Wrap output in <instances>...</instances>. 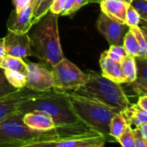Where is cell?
I'll use <instances>...</instances> for the list:
<instances>
[{
  "instance_id": "obj_1",
  "label": "cell",
  "mask_w": 147,
  "mask_h": 147,
  "mask_svg": "<svg viewBox=\"0 0 147 147\" xmlns=\"http://www.w3.org/2000/svg\"><path fill=\"white\" fill-rule=\"evenodd\" d=\"M17 112L26 113L38 112L53 119L56 126H67L82 123L75 114L65 93L53 89L38 92L21 102Z\"/></svg>"
},
{
  "instance_id": "obj_2",
  "label": "cell",
  "mask_w": 147,
  "mask_h": 147,
  "mask_svg": "<svg viewBox=\"0 0 147 147\" xmlns=\"http://www.w3.org/2000/svg\"><path fill=\"white\" fill-rule=\"evenodd\" d=\"M34 25L28 35L32 49L35 57L51 68L65 57L59 40L58 16L47 12Z\"/></svg>"
},
{
  "instance_id": "obj_3",
  "label": "cell",
  "mask_w": 147,
  "mask_h": 147,
  "mask_svg": "<svg viewBox=\"0 0 147 147\" xmlns=\"http://www.w3.org/2000/svg\"><path fill=\"white\" fill-rule=\"evenodd\" d=\"M65 94L75 114L82 123L102 134L107 142L115 141L109 135V123L112 117L120 112L99 101L73 92H66Z\"/></svg>"
},
{
  "instance_id": "obj_4",
  "label": "cell",
  "mask_w": 147,
  "mask_h": 147,
  "mask_svg": "<svg viewBox=\"0 0 147 147\" xmlns=\"http://www.w3.org/2000/svg\"><path fill=\"white\" fill-rule=\"evenodd\" d=\"M88 75L87 81L73 93L99 101L118 112L123 111L130 105L121 84L96 72L90 71Z\"/></svg>"
},
{
  "instance_id": "obj_5",
  "label": "cell",
  "mask_w": 147,
  "mask_h": 147,
  "mask_svg": "<svg viewBox=\"0 0 147 147\" xmlns=\"http://www.w3.org/2000/svg\"><path fill=\"white\" fill-rule=\"evenodd\" d=\"M23 113L16 112L0 121V136L9 139L13 144L20 145L39 140H60L59 128L47 132H40L30 129L22 120Z\"/></svg>"
},
{
  "instance_id": "obj_6",
  "label": "cell",
  "mask_w": 147,
  "mask_h": 147,
  "mask_svg": "<svg viewBox=\"0 0 147 147\" xmlns=\"http://www.w3.org/2000/svg\"><path fill=\"white\" fill-rule=\"evenodd\" d=\"M53 89L56 92H74L88 80V74L84 73L78 66L66 58H63L51 68Z\"/></svg>"
},
{
  "instance_id": "obj_7",
  "label": "cell",
  "mask_w": 147,
  "mask_h": 147,
  "mask_svg": "<svg viewBox=\"0 0 147 147\" xmlns=\"http://www.w3.org/2000/svg\"><path fill=\"white\" fill-rule=\"evenodd\" d=\"M26 87L36 92L53 89V76L50 68L44 62H27Z\"/></svg>"
},
{
  "instance_id": "obj_8",
  "label": "cell",
  "mask_w": 147,
  "mask_h": 147,
  "mask_svg": "<svg viewBox=\"0 0 147 147\" xmlns=\"http://www.w3.org/2000/svg\"><path fill=\"white\" fill-rule=\"evenodd\" d=\"M3 45L7 55L22 59L28 56H35L28 33L16 34L8 31L7 35L3 37Z\"/></svg>"
},
{
  "instance_id": "obj_9",
  "label": "cell",
  "mask_w": 147,
  "mask_h": 147,
  "mask_svg": "<svg viewBox=\"0 0 147 147\" xmlns=\"http://www.w3.org/2000/svg\"><path fill=\"white\" fill-rule=\"evenodd\" d=\"M96 27L110 46L122 45L125 29L127 27L126 24L117 23L109 18L103 13H101L96 22Z\"/></svg>"
},
{
  "instance_id": "obj_10",
  "label": "cell",
  "mask_w": 147,
  "mask_h": 147,
  "mask_svg": "<svg viewBox=\"0 0 147 147\" xmlns=\"http://www.w3.org/2000/svg\"><path fill=\"white\" fill-rule=\"evenodd\" d=\"M107 140L100 133L89 130L71 138L58 140L57 147H104Z\"/></svg>"
},
{
  "instance_id": "obj_11",
  "label": "cell",
  "mask_w": 147,
  "mask_h": 147,
  "mask_svg": "<svg viewBox=\"0 0 147 147\" xmlns=\"http://www.w3.org/2000/svg\"><path fill=\"white\" fill-rule=\"evenodd\" d=\"M36 93L38 92L24 87L12 94L0 98V121L16 113L21 102L33 96Z\"/></svg>"
},
{
  "instance_id": "obj_12",
  "label": "cell",
  "mask_w": 147,
  "mask_h": 147,
  "mask_svg": "<svg viewBox=\"0 0 147 147\" xmlns=\"http://www.w3.org/2000/svg\"><path fill=\"white\" fill-rule=\"evenodd\" d=\"M33 10L34 8L31 4L18 13H16L15 10H12L7 22L8 31L16 34L28 33L33 26Z\"/></svg>"
},
{
  "instance_id": "obj_13",
  "label": "cell",
  "mask_w": 147,
  "mask_h": 147,
  "mask_svg": "<svg viewBox=\"0 0 147 147\" xmlns=\"http://www.w3.org/2000/svg\"><path fill=\"white\" fill-rule=\"evenodd\" d=\"M99 3L102 13L117 23L126 24V14L129 5L128 3L124 0H102Z\"/></svg>"
},
{
  "instance_id": "obj_14",
  "label": "cell",
  "mask_w": 147,
  "mask_h": 147,
  "mask_svg": "<svg viewBox=\"0 0 147 147\" xmlns=\"http://www.w3.org/2000/svg\"><path fill=\"white\" fill-rule=\"evenodd\" d=\"M22 120L28 127L35 131L47 132L56 127V125L52 118L38 112H29L24 113Z\"/></svg>"
},
{
  "instance_id": "obj_15",
  "label": "cell",
  "mask_w": 147,
  "mask_h": 147,
  "mask_svg": "<svg viewBox=\"0 0 147 147\" xmlns=\"http://www.w3.org/2000/svg\"><path fill=\"white\" fill-rule=\"evenodd\" d=\"M100 67L102 68V75L104 77L119 84L126 83L120 62L109 58L105 52L100 57Z\"/></svg>"
},
{
  "instance_id": "obj_16",
  "label": "cell",
  "mask_w": 147,
  "mask_h": 147,
  "mask_svg": "<svg viewBox=\"0 0 147 147\" xmlns=\"http://www.w3.org/2000/svg\"><path fill=\"white\" fill-rule=\"evenodd\" d=\"M136 62V78L134 81L127 83L133 91L138 95L147 94V58L134 57Z\"/></svg>"
},
{
  "instance_id": "obj_17",
  "label": "cell",
  "mask_w": 147,
  "mask_h": 147,
  "mask_svg": "<svg viewBox=\"0 0 147 147\" xmlns=\"http://www.w3.org/2000/svg\"><path fill=\"white\" fill-rule=\"evenodd\" d=\"M121 113L125 118L127 125L132 127L133 126L137 127L144 123H147V111L142 109L137 104H130Z\"/></svg>"
},
{
  "instance_id": "obj_18",
  "label": "cell",
  "mask_w": 147,
  "mask_h": 147,
  "mask_svg": "<svg viewBox=\"0 0 147 147\" xmlns=\"http://www.w3.org/2000/svg\"><path fill=\"white\" fill-rule=\"evenodd\" d=\"M0 68L19 72L25 76L27 75V62H25L22 58L5 55L0 62Z\"/></svg>"
},
{
  "instance_id": "obj_19",
  "label": "cell",
  "mask_w": 147,
  "mask_h": 147,
  "mask_svg": "<svg viewBox=\"0 0 147 147\" xmlns=\"http://www.w3.org/2000/svg\"><path fill=\"white\" fill-rule=\"evenodd\" d=\"M127 126V123L121 114V113H115L109 123V135L111 138L115 139V141H117L118 138L122 134L124 130L126 129Z\"/></svg>"
},
{
  "instance_id": "obj_20",
  "label": "cell",
  "mask_w": 147,
  "mask_h": 147,
  "mask_svg": "<svg viewBox=\"0 0 147 147\" xmlns=\"http://www.w3.org/2000/svg\"><path fill=\"white\" fill-rule=\"evenodd\" d=\"M121 68L122 74L125 77L126 83H130L134 81L136 78V62L135 58L130 55H126L121 62Z\"/></svg>"
},
{
  "instance_id": "obj_21",
  "label": "cell",
  "mask_w": 147,
  "mask_h": 147,
  "mask_svg": "<svg viewBox=\"0 0 147 147\" xmlns=\"http://www.w3.org/2000/svg\"><path fill=\"white\" fill-rule=\"evenodd\" d=\"M128 29L134 36L140 47V53H139V56L137 57L147 58V28L142 26H134V27H128Z\"/></svg>"
},
{
  "instance_id": "obj_22",
  "label": "cell",
  "mask_w": 147,
  "mask_h": 147,
  "mask_svg": "<svg viewBox=\"0 0 147 147\" xmlns=\"http://www.w3.org/2000/svg\"><path fill=\"white\" fill-rule=\"evenodd\" d=\"M122 47L124 48L127 55H130L133 57L139 56V53H140L139 44L134 37V36L129 29L124 35Z\"/></svg>"
},
{
  "instance_id": "obj_23",
  "label": "cell",
  "mask_w": 147,
  "mask_h": 147,
  "mask_svg": "<svg viewBox=\"0 0 147 147\" xmlns=\"http://www.w3.org/2000/svg\"><path fill=\"white\" fill-rule=\"evenodd\" d=\"M4 75L9 83L16 89L26 87V76L19 72L4 69Z\"/></svg>"
},
{
  "instance_id": "obj_24",
  "label": "cell",
  "mask_w": 147,
  "mask_h": 147,
  "mask_svg": "<svg viewBox=\"0 0 147 147\" xmlns=\"http://www.w3.org/2000/svg\"><path fill=\"white\" fill-rule=\"evenodd\" d=\"M74 0H53L49 11L54 15L66 16V13L72 7Z\"/></svg>"
},
{
  "instance_id": "obj_25",
  "label": "cell",
  "mask_w": 147,
  "mask_h": 147,
  "mask_svg": "<svg viewBox=\"0 0 147 147\" xmlns=\"http://www.w3.org/2000/svg\"><path fill=\"white\" fill-rule=\"evenodd\" d=\"M117 142L120 143L121 147H134L135 145V134L134 128L127 125L122 134L118 138Z\"/></svg>"
},
{
  "instance_id": "obj_26",
  "label": "cell",
  "mask_w": 147,
  "mask_h": 147,
  "mask_svg": "<svg viewBox=\"0 0 147 147\" xmlns=\"http://www.w3.org/2000/svg\"><path fill=\"white\" fill-rule=\"evenodd\" d=\"M129 4L140 16V26L147 28V0H130Z\"/></svg>"
},
{
  "instance_id": "obj_27",
  "label": "cell",
  "mask_w": 147,
  "mask_h": 147,
  "mask_svg": "<svg viewBox=\"0 0 147 147\" xmlns=\"http://www.w3.org/2000/svg\"><path fill=\"white\" fill-rule=\"evenodd\" d=\"M53 0H42L40 4L34 10L32 16V24H35L43 16H45L50 9Z\"/></svg>"
},
{
  "instance_id": "obj_28",
  "label": "cell",
  "mask_w": 147,
  "mask_h": 147,
  "mask_svg": "<svg viewBox=\"0 0 147 147\" xmlns=\"http://www.w3.org/2000/svg\"><path fill=\"white\" fill-rule=\"evenodd\" d=\"M104 52L109 58L118 62H120L126 55H127L122 45H111L109 49Z\"/></svg>"
},
{
  "instance_id": "obj_29",
  "label": "cell",
  "mask_w": 147,
  "mask_h": 147,
  "mask_svg": "<svg viewBox=\"0 0 147 147\" xmlns=\"http://www.w3.org/2000/svg\"><path fill=\"white\" fill-rule=\"evenodd\" d=\"M140 23H141L140 16L136 11V10L129 4L126 14V25L127 27L140 26Z\"/></svg>"
},
{
  "instance_id": "obj_30",
  "label": "cell",
  "mask_w": 147,
  "mask_h": 147,
  "mask_svg": "<svg viewBox=\"0 0 147 147\" xmlns=\"http://www.w3.org/2000/svg\"><path fill=\"white\" fill-rule=\"evenodd\" d=\"M16 90L18 89L11 86L7 81L5 75H4V69L0 68V98L6 96L9 94H12L16 92Z\"/></svg>"
},
{
  "instance_id": "obj_31",
  "label": "cell",
  "mask_w": 147,
  "mask_h": 147,
  "mask_svg": "<svg viewBox=\"0 0 147 147\" xmlns=\"http://www.w3.org/2000/svg\"><path fill=\"white\" fill-rule=\"evenodd\" d=\"M58 140H39L17 145V147H57Z\"/></svg>"
},
{
  "instance_id": "obj_32",
  "label": "cell",
  "mask_w": 147,
  "mask_h": 147,
  "mask_svg": "<svg viewBox=\"0 0 147 147\" xmlns=\"http://www.w3.org/2000/svg\"><path fill=\"white\" fill-rule=\"evenodd\" d=\"M32 3V0H12V3L15 7V11L16 13L20 12L26 7L29 6Z\"/></svg>"
},
{
  "instance_id": "obj_33",
  "label": "cell",
  "mask_w": 147,
  "mask_h": 147,
  "mask_svg": "<svg viewBox=\"0 0 147 147\" xmlns=\"http://www.w3.org/2000/svg\"><path fill=\"white\" fill-rule=\"evenodd\" d=\"M88 4V0H74L73 5L72 7L70 9V10L66 13V16H70L74 14L75 12H77L80 8H82L83 6Z\"/></svg>"
},
{
  "instance_id": "obj_34",
  "label": "cell",
  "mask_w": 147,
  "mask_h": 147,
  "mask_svg": "<svg viewBox=\"0 0 147 147\" xmlns=\"http://www.w3.org/2000/svg\"><path fill=\"white\" fill-rule=\"evenodd\" d=\"M134 131L144 139L147 141V123H144L134 128Z\"/></svg>"
},
{
  "instance_id": "obj_35",
  "label": "cell",
  "mask_w": 147,
  "mask_h": 147,
  "mask_svg": "<svg viewBox=\"0 0 147 147\" xmlns=\"http://www.w3.org/2000/svg\"><path fill=\"white\" fill-rule=\"evenodd\" d=\"M134 134H135V145L134 147H147V141L144 140L135 131H134Z\"/></svg>"
},
{
  "instance_id": "obj_36",
  "label": "cell",
  "mask_w": 147,
  "mask_h": 147,
  "mask_svg": "<svg viewBox=\"0 0 147 147\" xmlns=\"http://www.w3.org/2000/svg\"><path fill=\"white\" fill-rule=\"evenodd\" d=\"M137 105L140 106L142 109L147 111V94L144 95H140Z\"/></svg>"
},
{
  "instance_id": "obj_37",
  "label": "cell",
  "mask_w": 147,
  "mask_h": 147,
  "mask_svg": "<svg viewBox=\"0 0 147 147\" xmlns=\"http://www.w3.org/2000/svg\"><path fill=\"white\" fill-rule=\"evenodd\" d=\"M5 49L3 45V38H0V62L5 56Z\"/></svg>"
},
{
  "instance_id": "obj_38",
  "label": "cell",
  "mask_w": 147,
  "mask_h": 147,
  "mask_svg": "<svg viewBox=\"0 0 147 147\" xmlns=\"http://www.w3.org/2000/svg\"><path fill=\"white\" fill-rule=\"evenodd\" d=\"M4 144H13V143L11 141H9V139H7L3 138L2 136H0V146L1 145H4Z\"/></svg>"
},
{
  "instance_id": "obj_39",
  "label": "cell",
  "mask_w": 147,
  "mask_h": 147,
  "mask_svg": "<svg viewBox=\"0 0 147 147\" xmlns=\"http://www.w3.org/2000/svg\"><path fill=\"white\" fill-rule=\"evenodd\" d=\"M42 0H32V3H31V5L33 6V8H34V10L40 4V3L41 2ZM34 11V10H33Z\"/></svg>"
},
{
  "instance_id": "obj_40",
  "label": "cell",
  "mask_w": 147,
  "mask_h": 147,
  "mask_svg": "<svg viewBox=\"0 0 147 147\" xmlns=\"http://www.w3.org/2000/svg\"><path fill=\"white\" fill-rule=\"evenodd\" d=\"M0 147H17L16 144H4V145H1Z\"/></svg>"
},
{
  "instance_id": "obj_41",
  "label": "cell",
  "mask_w": 147,
  "mask_h": 147,
  "mask_svg": "<svg viewBox=\"0 0 147 147\" xmlns=\"http://www.w3.org/2000/svg\"><path fill=\"white\" fill-rule=\"evenodd\" d=\"M124 1H126V2L128 3H129V2H130V0H124Z\"/></svg>"
},
{
  "instance_id": "obj_42",
  "label": "cell",
  "mask_w": 147,
  "mask_h": 147,
  "mask_svg": "<svg viewBox=\"0 0 147 147\" xmlns=\"http://www.w3.org/2000/svg\"><path fill=\"white\" fill-rule=\"evenodd\" d=\"M90 147H94V146H90Z\"/></svg>"
}]
</instances>
